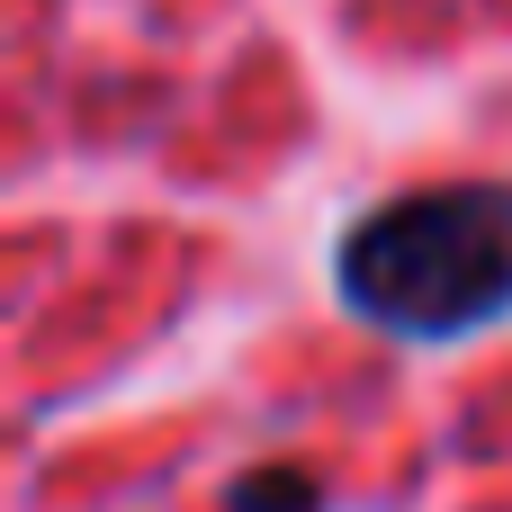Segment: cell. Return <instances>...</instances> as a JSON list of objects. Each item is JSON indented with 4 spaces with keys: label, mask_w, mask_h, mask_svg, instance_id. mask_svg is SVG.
Listing matches in <instances>:
<instances>
[{
    "label": "cell",
    "mask_w": 512,
    "mask_h": 512,
    "mask_svg": "<svg viewBox=\"0 0 512 512\" xmlns=\"http://www.w3.org/2000/svg\"><path fill=\"white\" fill-rule=\"evenodd\" d=\"M234 512H324V486L279 459V468H252V477L234 486Z\"/></svg>",
    "instance_id": "7a4b0ae2"
},
{
    "label": "cell",
    "mask_w": 512,
    "mask_h": 512,
    "mask_svg": "<svg viewBox=\"0 0 512 512\" xmlns=\"http://www.w3.org/2000/svg\"><path fill=\"white\" fill-rule=\"evenodd\" d=\"M333 279L351 315H369L396 342H459L512 306V189L450 180L387 198L360 216L333 252Z\"/></svg>",
    "instance_id": "6da1fadb"
}]
</instances>
